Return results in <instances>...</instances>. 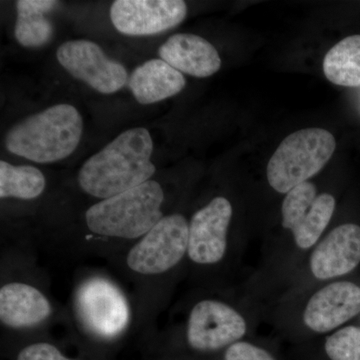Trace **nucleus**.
<instances>
[{
  "label": "nucleus",
  "mask_w": 360,
  "mask_h": 360,
  "mask_svg": "<svg viewBox=\"0 0 360 360\" xmlns=\"http://www.w3.org/2000/svg\"><path fill=\"white\" fill-rule=\"evenodd\" d=\"M236 208L227 196H213L188 219L187 274L195 288H225L243 262L248 239L236 226Z\"/></svg>",
  "instance_id": "nucleus-4"
},
{
  "label": "nucleus",
  "mask_w": 360,
  "mask_h": 360,
  "mask_svg": "<svg viewBox=\"0 0 360 360\" xmlns=\"http://www.w3.org/2000/svg\"><path fill=\"white\" fill-rule=\"evenodd\" d=\"M75 326L85 335L101 341H112L136 322L134 303L110 276L89 274L78 279L71 298Z\"/></svg>",
  "instance_id": "nucleus-8"
},
{
  "label": "nucleus",
  "mask_w": 360,
  "mask_h": 360,
  "mask_svg": "<svg viewBox=\"0 0 360 360\" xmlns=\"http://www.w3.org/2000/svg\"><path fill=\"white\" fill-rule=\"evenodd\" d=\"M158 54L179 72L194 77H212L221 68L217 49L203 37L191 33L172 35L161 45Z\"/></svg>",
  "instance_id": "nucleus-14"
},
{
  "label": "nucleus",
  "mask_w": 360,
  "mask_h": 360,
  "mask_svg": "<svg viewBox=\"0 0 360 360\" xmlns=\"http://www.w3.org/2000/svg\"><path fill=\"white\" fill-rule=\"evenodd\" d=\"M186 84L182 73L162 59H150L137 66L129 79L132 96L143 105L176 96Z\"/></svg>",
  "instance_id": "nucleus-15"
},
{
  "label": "nucleus",
  "mask_w": 360,
  "mask_h": 360,
  "mask_svg": "<svg viewBox=\"0 0 360 360\" xmlns=\"http://www.w3.org/2000/svg\"><path fill=\"white\" fill-rule=\"evenodd\" d=\"M221 354V360H278L269 347L252 338L233 343Z\"/></svg>",
  "instance_id": "nucleus-20"
},
{
  "label": "nucleus",
  "mask_w": 360,
  "mask_h": 360,
  "mask_svg": "<svg viewBox=\"0 0 360 360\" xmlns=\"http://www.w3.org/2000/svg\"><path fill=\"white\" fill-rule=\"evenodd\" d=\"M84 132L79 111L70 104L51 106L16 123L6 134L7 150L37 163L65 160L77 149Z\"/></svg>",
  "instance_id": "nucleus-7"
},
{
  "label": "nucleus",
  "mask_w": 360,
  "mask_h": 360,
  "mask_svg": "<svg viewBox=\"0 0 360 360\" xmlns=\"http://www.w3.org/2000/svg\"><path fill=\"white\" fill-rule=\"evenodd\" d=\"M52 0H18L14 37L21 46L39 49L49 44L54 34L53 25L46 14L58 6Z\"/></svg>",
  "instance_id": "nucleus-16"
},
{
  "label": "nucleus",
  "mask_w": 360,
  "mask_h": 360,
  "mask_svg": "<svg viewBox=\"0 0 360 360\" xmlns=\"http://www.w3.org/2000/svg\"><path fill=\"white\" fill-rule=\"evenodd\" d=\"M360 317V316H359Z\"/></svg>",
  "instance_id": "nucleus-22"
},
{
  "label": "nucleus",
  "mask_w": 360,
  "mask_h": 360,
  "mask_svg": "<svg viewBox=\"0 0 360 360\" xmlns=\"http://www.w3.org/2000/svg\"><path fill=\"white\" fill-rule=\"evenodd\" d=\"M16 360H77L66 356L56 345L47 341L30 343L18 352Z\"/></svg>",
  "instance_id": "nucleus-21"
},
{
  "label": "nucleus",
  "mask_w": 360,
  "mask_h": 360,
  "mask_svg": "<svg viewBox=\"0 0 360 360\" xmlns=\"http://www.w3.org/2000/svg\"><path fill=\"white\" fill-rule=\"evenodd\" d=\"M359 265L360 224L352 221L331 224L302 264L284 279L266 304L283 293L347 278Z\"/></svg>",
  "instance_id": "nucleus-9"
},
{
  "label": "nucleus",
  "mask_w": 360,
  "mask_h": 360,
  "mask_svg": "<svg viewBox=\"0 0 360 360\" xmlns=\"http://www.w3.org/2000/svg\"><path fill=\"white\" fill-rule=\"evenodd\" d=\"M56 58L71 77L101 94H115L129 84L127 68L108 58L96 42L85 39L66 41L58 47Z\"/></svg>",
  "instance_id": "nucleus-11"
},
{
  "label": "nucleus",
  "mask_w": 360,
  "mask_h": 360,
  "mask_svg": "<svg viewBox=\"0 0 360 360\" xmlns=\"http://www.w3.org/2000/svg\"><path fill=\"white\" fill-rule=\"evenodd\" d=\"M56 307L37 284L22 278L6 279L0 286V323L14 333L34 331L51 323Z\"/></svg>",
  "instance_id": "nucleus-12"
},
{
  "label": "nucleus",
  "mask_w": 360,
  "mask_h": 360,
  "mask_svg": "<svg viewBox=\"0 0 360 360\" xmlns=\"http://www.w3.org/2000/svg\"><path fill=\"white\" fill-rule=\"evenodd\" d=\"M323 360H360V326L347 324L319 338Z\"/></svg>",
  "instance_id": "nucleus-19"
},
{
  "label": "nucleus",
  "mask_w": 360,
  "mask_h": 360,
  "mask_svg": "<svg viewBox=\"0 0 360 360\" xmlns=\"http://www.w3.org/2000/svg\"><path fill=\"white\" fill-rule=\"evenodd\" d=\"M186 14L182 0H117L110 11L116 30L134 37L167 32L180 25Z\"/></svg>",
  "instance_id": "nucleus-13"
},
{
  "label": "nucleus",
  "mask_w": 360,
  "mask_h": 360,
  "mask_svg": "<svg viewBox=\"0 0 360 360\" xmlns=\"http://www.w3.org/2000/svg\"><path fill=\"white\" fill-rule=\"evenodd\" d=\"M323 72L333 84L360 86V35L345 37L326 53Z\"/></svg>",
  "instance_id": "nucleus-17"
},
{
  "label": "nucleus",
  "mask_w": 360,
  "mask_h": 360,
  "mask_svg": "<svg viewBox=\"0 0 360 360\" xmlns=\"http://www.w3.org/2000/svg\"><path fill=\"white\" fill-rule=\"evenodd\" d=\"M46 179L44 172L32 165H13L0 161V198L34 200L44 194Z\"/></svg>",
  "instance_id": "nucleus-18"
},
{
  "label": "nucleus",
  "mask_w": 360,
  "mask_h": 360,
  "mask_svg": "<svg viewBox=\"0 0 360 360\" xmlns=\"http://www.w3.org/2000/svg\"><path fill=\"white\" fill-rule=\"evenodd\" d=\"M165 188L148 180L112 198L97 201L84 213L87 238L82 250L118 255L134 243L163 217ZM131 243V245H132Z\"/></svg>",
  "instance_id": "nucleus-5"
},
{
  "label": "nucleus",
  "mask_w": 360,
  "mask_h": 360,
  "mask_svg": "<svg viewBox=\"0 0 360 360\" xmlns=\"http://www.w3.org/2000/svg\"><path fill=\"white\" fill-rule=\"evenodd\" d=\"M153 141L149 131L136 127L123 131L89 158L77 174L84 193L103 200L141 186L153 179Z\"/></svg>",
  "instance_id": "nucleus-6"
},
{
  "label": "nucleus",
  "mask_w": 360,
  "mask_h": 360,
  "mask_svg": "<svg viewBox=\"0 0 360 360\" xmlns=\"http://www.w3.org/2000/svg\"><path fill=\"white\" fill-rule=\"evenodd\" d=\"M188 238V219L184 213L172 212L116 255L118 269L135 285L137 324L165 307L175 286L186 277Z\"/></svg>",
  "instance_id": "nucleus-1"
},
{
  "label": "nucleus",
  "mask_w": 360,
  "mask_h": 360,
  "mask_svg": "<svg viewBox=\"0 0 360 360\" xmlns=\"http://www.w3.org/2000/svg\"><path fill=\"white\" fill-rule=\"evenodd\" d=\"M174 335L191 352L221 354L233 343L252 338L264 322V307L238 288H195L181 303Z\"/></svg>",
  "instance_id": "nucleus-2"
},
{
  "label": "nucleus",
  "mask_w": 360,
  "mask_h": 360,
  "mask_svg": "<svg viewBox=\"0 0 360 360\" xmlns=\"http://www.w3.org/2000/svg\"><path fill=\"white\" fill-rule=\"evenodd\" d=\"M335 136L322 129H305L288 135L270 158L266 180L270 188L285 195L309 181L328 165L335 153Z\"/></svg>",
  "instance_id": "nucleus-10"
},
{
  "label": "nucleus",
  "mask_w": 360,
  "mask_h": 360,
  "mask_svg": "<svg viewBox=\"0 0 360 360\" xmlns=\"http://www.w3.org/2000/svg\"><path fill=\"white\" fill-rule=\"evenodd\" d=\"M360 316V283L352 277L283 293L264 307V322L292 341L330 335Z\"/></svg>",
  "instance_id": "nucleus-3"
}]
</instances>
